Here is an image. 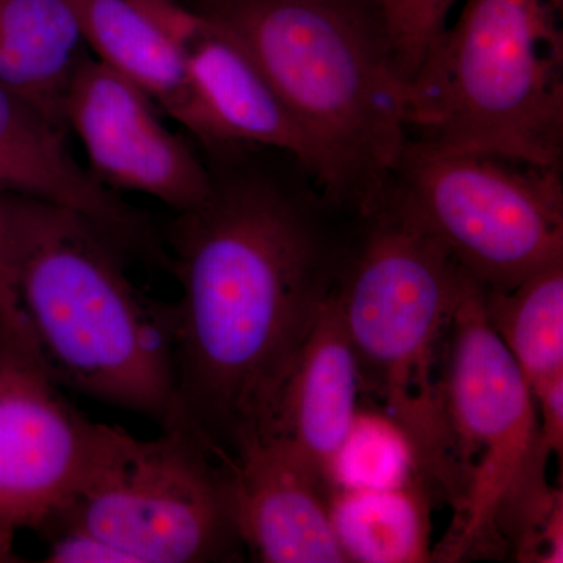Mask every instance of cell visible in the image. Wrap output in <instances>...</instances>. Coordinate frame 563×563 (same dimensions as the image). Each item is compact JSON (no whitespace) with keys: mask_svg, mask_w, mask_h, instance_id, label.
Returning a JSON list of instances; mask_svg holds the SVG:
<instances>
[{"mask_svg":"<svg viewBox=\"0 0 563 563\" xmlns=\"http://www.w3.org/2000/svg\"><path fill=\"white\" fill-rule=\"evenodd\" d=\"M336 296L361 395L406 437L415 476L455 510L463 481L444 407L443 373L455 303L470 277L442 243L385 188L358 214Z\"/></svg>","mask_w":563,"mask_h":563,"instance_id":"277c9868","label":"cell"},{"mask_svg":"<svg viewBox=\"0 0 563 563\" xmlns=\"http://www.w3.org/2000/svg\"><path fill=\"white\" fill-rule=\"evenodd\" d=\"M51 521L80 526L133 563L231 562L242 555L222 463L184 422L150 440L96 422L76 492Z\"/></svg>","mask_w":563,"mask_h":563,"instance_id":"8992f818","label":"cell"},{"mask_svg":"<svg viewBox=\"0 0 563 563\" xmlns=\"http://www.w3.org/2000/svg\"><path fill=\"white\" fill-rule=\"evenodd\" d=\"M563 0H465L409 84V139L561 168Z\"/></svg>","mask_w":563,"mask_h":563,"instance_id":"5b68a950","label":"cell"},{"mask_svg":"<svg viewBox=\"0 0 563 563\" xmlns=\"http://www.w3.org/2000/svg\"><path fill=\"white\" fill-rule=\"evenodd\" d=\"M262 69L320 157L329 203L383 196L407 140L409 84L372 0H195Z\"/></svg>","mask_w":563,"mask_h":563,"instance_id":"3957f363","label":"cell"},{"mask_svg":"<svg viewBox=\"0 0 563 563\" xmlns=\"http://www.w3.org/2000/svg\"><path fill=\"white\" fill-rule=\"evenodd\" d=\"M63 129L49 111L0 85V195L74 211L124 254L168 263L150 221L77 162Z\"/></svg>","mask_w":563,"mask_h":563,"instance_id":"7c38bea8","label":"cell"},{"mask_svg":"<svg viewBox=\"0 0 563 563\" xmlns=\"http://www.w3.org/2000/svg\"><path fill=\"white\" fill-rule=\"evenodd\" d=\"M41 531L49 537L44 562L51 563H133L128 554L101 537L66 521H51Z\"/></svg>","mask_w":563,"mask_h":563,"instance_id":"44dd1931","label":"cell"},{"mask_svg":"<svg viewBox=\"0 0 563 563\" xmlns=\"http://www.w3.org/2000/svg\"><path fill=\"white\" fill-rule=\"evenodd\" d=\"M539 417V443L544 455L563 453V373L532 390Z\"/></svg>","mask_w":563,"mask_h":563,"instance_id":"7402d4cb","label":"cell"},{"mask_svg":"<svg viewBox=\"0 0 563 563\" xmlns=\"http://www.w3.org/2000/svg\"><path fill=\"white\" fill-rule=\"evenodd\" d=\"M169 268L179 421L218 459L276 433L282 398L344 250L302 192L258 173L214 176L177 213Z\"/></svg>","mask_w":563,"mask_h":563,"instance_id":"6da1fadb","label":"cell"},{"mask_svg":"<svg viewBox=\"0 0 563 563\" xmlns=\"http://www.w3.org/2000/svg\"><path fill=\"white\" fill-rule=\"evenodd\" d=\"M0 276L9 277V268H7L5 228H3L2 210H0Z\"/></svg>","mask_w":563,"mask_h":563,"instance_id":"cb8c5ba5","label":"cell"},{"mask_svg":"<svg viewBox=\"0 0 563 563\" xmlns=\"http://www.w3.org/2000/svg\"><path fill=\"white\" fill-rule=\"evenodd\" d=\"M7 268L63 387L150 418L179 420L172 306L141 295L124 252L74 211L0 195Z\"/></svg>","mask_w":563,"mask_h":563,"instance_id":"7a4b0ae2","label":"cell"},{"mask_svg":"<svg viewBox=\"0 0 563 563\" xmlns=\"http://www.w3.org/2000/svg\"><path fill=\"white\" fill-rule=\"evenodd\" d=\"M390 46L393 60L407 84L446 29L455 0H372Z\"/></svg>","mask_w":563,"mask_h":563,"instance_id":"ffe728a7","label":"cell"},{"mask_svg":"<svg viewBox=\"0 0 563 563\" xmlns=\"http://www.w3.org/2000/svg\"><path fill=\"white\" fill-rule=\"evenodd\" d=\"M243 548L265 563H347L333 532L328 485L279 435L221 461Z\"/></svg>","mask_w":563,"mask_h":563,"instance_id":"4fadbf2b","label":"cell"},{"mask_svg":"<svg viewBox=\"0 0 563 563\" xmlns=\"http://www.w3.org/2000/svg\"><path fill=\"white\" fill-rule=\"evenodd\" d=\"M561 168L407 140L388 191L483 290L563 263Z\"/></svg>","mask_w":563,"mask_h":563,"instance_id":"ba28073f","label":"cell"},{"mask_svg":"<svg viewBox=\"0 0 563 563\" xmlns=\"http://www.w3.org/2000/svg\"><path fill=\"white\" fill-rule=\"evenodd\" d=\"M329 514L347 563L432 561L429 492L418 479L395 488H335Z\"/></svg>","mask_w":563,"mask_h":563,"instance_id":"e0dca14e","label":"cell"},{"mask_svg":"<svg viewBox=\"0 0 563 563\" xmlns=\"http://www.w3.org/2000/svg\"><path fill=\"white\" fill-rule=\"evenodd\" d=\"M92 57L139 87L196 139L206 128L184 55L139 0H70Z\"/></svg>","mask_w":563,"mask_h":563,"instance_id":"9a60e30c","label":"cell"},{"mask_svg":"<svg viewBox=\"0 0 563 563\" xmlns=\"http://www.w3.org/2000/svg\"><path fill=\"white\" fill-rule=\"evenodd\" d=\"M13 285L0 292V526L41 531L73 498L96 422L66 399Z\"/></svg>","mask_w":563,"mask_h":563,"instance_id":"9c48e42d","label":"cell"},{"mask_svg":"<svg viewBox=\"0 0 563 563\" xmlns=\"http://www.w3.org/2000/svg\"><path fill=\"white\" fill-rule=\"evenodd\" d=\"M14 533L0 526V562H16V554L13 553Z\"/></svg>","mask_w":563,"mask_h":563,"instance_id":"603a6c76","label":"cell"},{"mask_svg":"<svg viewBox=\"0 0 563 563\" xmlns=\"http://www.w3.org/2000/svg\"><path fill=\"white\" fill-rule=\"evenodd\" d=\"M184 55L209 146L255 144L287 152L318 180L320 157L247 51L220 24L179 0H139Z\"/></svg>","mask_w":563,"mask_h":563,"instance_id":"8fae6325","label":"cell"},{"mask_svg":"<svg viewBox=\"0 0 563 563\" xmlns=\"http://www.w3.org/2000/svg\"><path fill=\"white\" fill-rule=\"evenodd\" d=\"M87 43L70 0H0V85L63 121ZM65 124V122H63Z\"/></svg>","mask_w":563,"mask_h":563,"instance_id":"2e32d148","label":"cell"},{"mask_svg":"<svg viewBox=\"0 0 563 563\" xmlns=\"http://www.w3.org/2000/svg\"><path fill=\"white\" fill-rule=\"evenodd\" d=\"M443 395L463 499L435 555L457 562L498 542L506 518L512 520L533 493L547 487L536 399L488 324L483 290L473 279L451 318Z\"/></svg>","mask_w":563,"mask_h":563,"instance_id":"52a82bcc","label":"cell"},{"mask_svg":"<svg viewBox=\"0 0 563 563\" xmlns=\"http://www.w3.org/2000/svg\"><path fill=\"white\" fill-rule=\"evenodd\" d=\"M9 284H11L9 277L0 276V292H2L3 288H5Z\"/></svg>","mask_w":563,"mask_h":563,"instance_id":"d4e9b609","label":"cell"},{"mask_svg":"<svg viewBox=\"0 0 563 563\" xmlns=\"http://www.w3.org/2000/svg\"><path fill=\"white\" fill-rule=\"evenodd\" d=\"M361 396L335 284L299 352L274 433L312 465L331 492L333 463L354 424Z\"/></svg>","mask_w":563,"mask_h":563,"instance_id":"5bb4252c","label":"cell"},{"mask_svg":"<svg viewBox=\"0 0 563 563\" xmlns=\"http://www.w3.org/2000/svg\"><path fill=\"white\" fill-rule=\"evenodd\" d=\"M483 303L488 324L531 391L563 373V263L533 273L510 290H483Z\"/></svg>","mask_w":563,"mask_h":563,"instance_id":"ac0fdd59","label":"cell"},{"mask_svg":"<svg viewBox=\"0 0 563 563\" xmlns=\"http://www.w3.org/2000/svg\"><path fill=\"white\" fill-rule=\"evenodd\" d=\"M413 479V454L404 433L383 413L358 409L333 463L332 490L395 488Z\"/></svg>","mask_w":563,"mask_h":563,"instance_id":"d6986e66","label":"cell"},{"mask_svg":"<svg viewBox=\"0 0 563 563\" xmlns=\"http://www.w3.org/2000/svg\"><path fill=\"white\" fill-rule=\"evenodd\" d=\"M62 117L110 190L150 196L177 213L209 196L213 173L190 144L163 124L146 92L91 55L70 79Z\"/></svg>","mask_w":563,"mask_h":563,"instance_id":"30bf717a","label":"cell"}]
</instances>
